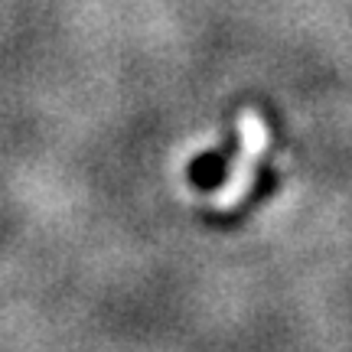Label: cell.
<instances>
[{"label": "cell", "mask_w": 352, "mask_h": 352, "mask_svg": "<svg viewBox=\"0 0 352 352\" xmlns=\"http://www.w3.org/2000/svg\"><path fill=\"white\" fill-rule=\"evenodd\" d=\"M264 144H267V131H264L261 118L254 111H241V157L235 160V170L226 179V186L215 192L212 202L219 209H232V206H239L245 199L254 176V160L261 157Z\"/></svg>", "instance_id": "cell-1"}]
</instances>
